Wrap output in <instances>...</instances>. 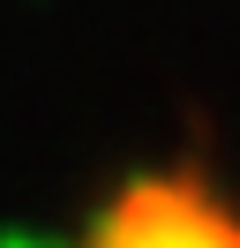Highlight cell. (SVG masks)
Returning a JSON list of instances; mask_svg holds the SVG:
<instances>
[{
  "label": "cell",
  "mask_w": 240,
  "mask_h": 248,
  "mask_svg": "<svg viewBox=\"0 0 240 248\" xmlns=\"http://www.w3.org/2000/svg\"><path fill=\"white\" fill-rule=\"evenodd\" d=\"M83 248H240V211L195 173H143L98 211Z\"/></svg>",
  "instance_id": "cell-1"
}]
</instances>
